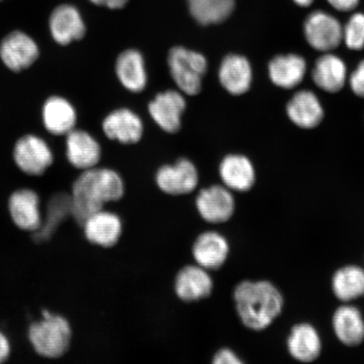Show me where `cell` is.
I'll list each match as a JSON object with an SVG mask.
<instances>
[{
	"mask_svg": "<svg viewBox=\"0 0 364 364\" xmlns=\"http://www.w3.org/2000/svg\"><path fill=\"white\" fill-rule=\"evenodd\" d=\"M230 254V245L225 235L215 230L198 235L192 247L195 263L208 271H216L225 265Z\"/></svg>",
	"mask_w": 364,
	"mask_h": 364,
	"instance_id": "cell-10",
	"label": "cell"
},
{
	"mask_svg": "<svg viewBox=\"0 0 364 364\" xmlns=\"http://www.w3.org/2000/svg\"><path fill=\"white\" fill-rule=\"evenodd\" d=\"M336 297L343 302L364 296V270L358 266H347L336 272L332 279Z\"/></svg>",
	"mask_w": 364,
	"mask_h": 364,
	"instance_id": "cell-28",
	"label": "cell"
},
{
	"mask_svg": "<svg viewBox=\"0 0 364 364\" xmlns=\"http://www.w3.org/2000/svg\"><path fill=\"white\" fill-rule=\"evenodd\" d=\"M218 79L223 88L234 95L247 92L252 82V70L250 63L243 56L230 54L221 63Z\"/></svg>",
	"mask_w": 364,
	"mask_h": 364,
	"instance_id": "cell-19",
	"label": "cell"
},
{
	"mask_svg": "<svg viewBox=\"0 0 364 364\" xmlns=\"http://www.w3.org/2000/svg\"><path fill=\"white\" fill-rule=\"evenodd\" d=\"M289 119L301 129H311L321 124L324 111L316 95L311 91L296 93L287 106Z\"/></svg>",
	"mask_w": 364,
	"mask_h": 364,
	"instance_id": "cell-21",
	"label": "cell"
},
{
	"mask_svg": "<svg viewBox=\"0 0 364 364\" xmlns=\"http://www.w3.org/2000/svg\"><path fill=\"white\" fill-rule=\"evenodd\" d=\"M171 75L182 93L196 95L202 89L208 61L202 53L183 47L173 48L168 56Z\"/></svg>",
	"mask_w": 364,
	"mask_h": 364,
	"instance_id": "cell-4",
	"label": "cell"
},
{
	"mask_svg": "<svg viewBox=\"0 0 364 364\" xmlns=\"http://www.w3.org/2000/svg\"><path fill=\"white\" fill-rule=\"evenodd\" d=\"M8 210L18 229L33 234L42 225L40 198L33 190L24 188L14 192L9 198Z\"/></svg>",
	"mask_w": 364,
	"mask_h": 364,
	"instance_id": "cell-13",
	"label": "cell"
},
{
	"mask_svg": "<svg viewBox=\"0 0 364 364\" xmlns=\"http://www.w3.org/2000/svg\"><path fill=\"white\" fill-rule=\"evenodd\" d=\"M312 77L318 88L326 92L336 93L343 88L347 79V67L340 58L327 53L317 59Z\"/></svg>",
	"mask_w": 364,
	"mask_h": 364,
	"instance_id": "cell-25",
	"label": "cell"
},
{
	"mask_svg": "<svg viewBox=\"0 0 364 364\" xmlns=\"http://www.w3.org/2000/svg\"><path fill=\"white\" fill-rule=\"evenodd\" d=\"M326 2L339 12H351L356 10L360 0H326Z\"/></svg>",
	"mask_w": 364,
	"mask_h": 364,
	"instance_id": "cell-33",
	"label": "cell"
},
{
	"mask_svg": "<svg viewBox=\"0 0 364 364\" xmlns=\"http://www.w3.org/2000/svg\"><path fill=\"white\" fill-rule=\"evenodd\" d=\"M73 331L65 317L43 309L42 318L29 326L28 339L39 356L56 359L70 350Z\"/></svg>",
	"mask_w": 364,
	"mask_h": 364,
	"instance_id": "cell-3",
	"label": "cell"
},
{
	"mask_svg": "<svg viewBox=\"0 0 364 364\" xmlns=\"http://www.w3.org/2000/svg\"><path fill=\"white\" fill-rule=\"evenodd\" d=\"M186 107V100L176 90L159 93L149 105L153 120L166 133L175 134L181 126V117Z\"/></svg>",
	"mask_w": 364,
	"mask_h": 364,
	"instance_id": "cell-14",
	"label": "cell"
},
{
	"mask_svg": "<svg viewBox=\"0 0 364 364\" xmlns=\"http://www.w3.org/2000/svg\"><path fill=\"white\" fill-rule=\"evenodd\" d=\"M213 364H242L243 361L233 350L224 348L213 354L212 357Z\"/></svg>",
	"mask_w": 364,
	"mask_h": 364,
	"instance_id": "cell-31",
	"label": "cell"
},
{
	"mask_svg": "<svg viewBox=\"0 0 364 364\" xmlns=\"http://www.w3.org/2000/svg\"><path fill=\"white\" fill-rule=\"evenodd\" d=\"M233 299L240 321L255 331L268 328L283 311V295L269 281L240 282L235 286Z\"/></svg>",
	"mask_w": 364,
	"mask_h": 364,
	"instance_id": "cell-2",
	"label": "cell"
},
{
	"mask_svg": "<svg viewBox=\"0 0 364 364\" xmlns=\"http://www.w3.org/2000/svg\"><path fill=\"white\" fill-rule=\"evenodd\" d=\"M0 1H3V0H0Z\"/></svg>",
	"mask_w": 364,
	"mask_h": 364,
	"instance_id": "cell-37",
	"label": "cell"
},
{
	"mask_svg": "<svg viewBox=\"0 0 364 364\" xmlns=\"http://www.w3.org/2000/svg\"><path fill=\"white\" fill-rule=\"evenodd\" d=\"M350 86L357 97L364 98V60L359 63L350 77Z\"/></svg>",
	"mask_w": 364,
	"mask_h": 364,
	"instance_id": "cell-32",
	"label": "cell"
},
{
	"mask_svg": "<svg viewBox=\"0 0 364 364\" xmlns=\"http://www.w3.org/2000/svg\"><path fill=\"white\" fill-rule=\"evenodd\" d=\"M213 288L215 282L210 273L198 264L186 265L176 272L174 291L182 302L201 301L212 294Z\"/></svg>",
	"mask_w": 364,
	"mask_h": 364,
	"instance_id": "cell-9",
	"label": "cell"
},
{
	"mask_svg": "<svg viewBox=\"0 0 364 364\" xmlns=\"http://www.w3.org/2000/svg\"><path fill=\"white\" fill-rule=\"evenodd\" d=\"M195 205L202 220L211 225L225 224L236 210L234 195L224 185L203 188L196 198Z\"/></svg>",
	"mask_w": 364,
	"mask_h": 364,
	"instance_id": "cell-5",
	"label": "cell"
},
{
	"mask_svg": "<svg viewBox=\"0 0 364 364\" xmlns=\"http://www.w3.org/2000/svg\"><path fill=\"white\" fill-rule=\"evenodd\" d=\"M39 56L35 41L22 31L7 35L0 44V58L4 65L13 72H21L33 65Z\"/></svg>",
	"mask_w": 364,
	"mask_h": 364,
	"instance_id": "cell-12",
	"label": "cell"
},
{
	"mask_svg": "<svg viewBox=\"0 0 364 364\" xmlns=\"http://www.w3.org/2000/svg\"><path fill=\"white\" fill-rule=\"evenodd\" d=\"M43 124L50 134L67 135L75 129L77 114L66 99L52 97L46 101L43 108Z\"/></svg>",
	"mask_w": 364,
	"mask_h": 364,
	"instance_id": "cell-22",
	"label": "cell"
},
{
	"mask_svg": "<svg viewBox=\"0 0 364 364\" xmlns=\"http://www.w3.org/2000/svg\"><path fill=\"white\" fill-rule=\"evenodd\" d=\"M14 159L25 174L42 176L53 162V154L47 143L39 136H23L14 148Z\"/></svg>",
	"mask_w": 364,
	"mask_h": 364,
	"instance_id": "cell-7",
	"label": "cell"
},
{
	"mask_svg": "<svg viewBox=\"0 0 364 364\" xmlns=\"http://www.w3.org/2000/svg\"><path fill=\"white\" fill-rule=\"evenodd\" d=\"M332 325L336 338L349 347L361 344L364 340V321L359 309L343 306L336 309Z\"/></svg>",
	"mask_w": 364,
	"mask_h": 364,
	"instance_id": "cell-26",
	"label": "cell"
},
{
	"mask_svg": "<svg viewBox=\"0 0 364 364\" xmlns=\"http://www.w3.org/2000/svg\"><path fill=\"white\" fill-rule=\"evenodd\" d=\"M289 352L296 360L315 361L321 352V341L317 331L307 323L296 325L287 341Z\"/></svg>",
	"mask_w": 364,
	"mask_h": 364,
	"instance_id": "cell-23",
	"label": "cell"
},
{
	"mask_svg": "<svg viewBox=\"0 0 364 364\" xmlns=\"http://www.w3.org/2000/svg\"><path fill=\"white\" fill-rule=\"evenodd\" d=\"M81 227L85 237L90 244L105 249L115 247L124 234V223L121 217L104 209L90 216Z\"/></svg>",
	"mask_w": 364,
	"mask_h": 364,
	"instance_id": "cell-11",
	"label": "cell"
},
{
	"mask_svg": "<svg viewBox=\"0 0 364 364\" xmlns=\"http://www.w3.org/2000/svg\"><path fill=\"white\" fill-rule=\"evenodd\" d=\"M118 80L125 89L139 93L147 85L148 77L144 58L135 49H129L118 56L116 63Z\"/></svg>",
	"mask_w": 364,
	"mask_h": 364,
	"instance_id": "cell-20",
	"label": "cell"
},
{
	"mask_svg": "<svg viewBox=\"0 0 364 364\" xmlns=\"http://www.w3.org/2000/svg\"><path fill=\"white\" fill-rule=\"evenodd\" d=\"M95 6L106 7L111 10H119L124 8L129 0H90Z\"/></svg>",
	"mask_w": 364,
	"mask_h": 364,
	"instance_id": "cell-35",
	"label": "cell"
},
{
	"mask_svg": "<svg viewBox=\"0 0 364 364\" xmlns=\"http://www.w3.org/2000/svg\"><path fill=\"white\" fill-rule=\"evenodd\" d=\"M343 41L349 49L358 51L364 48V14L354 13L343 27Z\"/></svg>",
	"mask_w": 364,
	"mask_h": 364,
	"instance_id": "cell-30",
	"label": "cell"
},
{
	"mask_svg": "<svg viewBox=\"0 0 364 364\" xmlns=\"http://www.w3.org/2000/svg\"><path fill=\"white\" fill-rule=\"evenodd\" d=\"M272 83L284 89H293L303 81L307 65L302 57L289 54L272 59L268 67Z\"/></svg>",
	"mask_w": 364,
	"mask_h": 364,
	"instance_id": "cell-24",
	"label": "cell"
},
{
	"mask_svg": "<svg viewBox=\"0 0 364 364\" xmlns=\"http://www.w3.org/2000/svg\"><path fill=\"white\" fill-rule=\"evenodd\" d=\"M68 217H72L71 194L61 193L53 195L48 203L47 215L43 218L42 225L33 233L35 240L38 242L48 240Z\"/></svg>",
	"mask_w": 364,
	"mask_h": 364,
	"instance_id": "cell-27",
	"label": "cell"
},
{
	"mask_svg": "<svg viewBox=\"0 0 364 364\" xmlns=\"http://www.w3.org/2000/svg\"><path fill=\"white\" fill-rule=\"evenodd\" d=\"M49 30L53 40L62 46L83 38L86 33L80 11L70 4L54 9L49 18Z\"/></svg>",
	"mask_w": 364,
	"mask_h": 364,
	"instance_id": "cell-15",
	"label": "cell"
},
{
	"mask_svg": "<svg viewBox=\"0 0 364 364\" xmlns=\"http://www.w3.org/2000/svg\"><path fill=\"white\" fill-rule=\"evenodd\" d=\"M315 0H293V2L300 8L311 7Z\"/></svg>",
	"mask_w": 364,
	"mask_h": 364,
	"instance_id": "cell-36",
	"label": "cell"
},
{
	"mask_svg": "<svg viewBox=\"0 0 364 364\" xmlns=\"http://www.w3.org/2000/svg\"><path fill=\"white\" fill-rule=\"evenodd\" d=\"M218 172L223 184L232 192H248L256 182L252 163L240 154H230L223 159Z\"/></svg>",
	"mask_w": 364,
	"mask_h": 364,
	"instance_id": "cell-18",
	"label": "cell"
},
{
	"mask_svg": "<svg viewBox=\"0 0 364 364\" xmlns=\"http://www.w3.org/2000/svg\"><path fill=\"white\" fill-rule=\"evenodd\" d=\"M156 182L159 190L170 196L194 192L199 183L197 167L188 159H181L174 165L164 166L157 171Z\"/></svg>",
	"mask_w": 364,
	"mask_h": 364,
	"instance_id": "cell-8",
	"label": "cell"
},
{
	"mask_svg": "<svg viewBox=\"0 0 364 364\" xmlns=\"http://www.w3.org/2000/svg\"><path fill=\"white\" fill-rule=\"evenodd\" d=\"M102 129L110 139L133 144L142 139L144 124L138 114L129 109L121 108L108 114L102 122Z\"/></svg>",
	"mask_w": 364,
	"mask_h": 364,
	"instance_id": "cell-16",
	"label": "cell"
},
{
	"mask_svg": "<svg viewBox=\"0 0 364 364\" xmlns=\"http://www.w3.org/2000/svg\"><path fill=\"white\" fill-rule=\"evenodd\" d=\"M191 15L199 24H220L233 13L235 0H186Z\"/></svg>",
	"mask_w": 364,
	"mask_h": 364,
	"instance_id": "cell-29",
	"label": "cell"
},
{
	"mask_svg": "<svg viewBox=\"0 0 364 364\" xmlns=\"http://www.w3.org/2000/svg\"><path fill=\"white\" fill-rule=\"evenodd\" d=\"M306 41L314 49L330 52L343 41V27L338 19L324 11L309 14L304 24Z\"/></svg>",
	"mask_w": 364,
	"mask_h": 364,
	"instance_id": "cell-6",
	"label": "cell"
},
{
	"mask_svg": "<svg viewBox=\"0 0 364 364\" xmlns=\"http://www.w3.org/2000/svg\"><path fill=\"white\" fill-rule=\"evenodd\" d=\"M125 193L122 176L108 168L94 167L83 171L71 191L72 217L80 227L105 205L119 201Z\"/></svg>",
	"mask_w": 364,
	"mask_h": 364,
	"instance_id": "cell-1",
	"label": "cell"
},
{
	"mask_svg": "<svg viewBox=\"0 0 364 364\" xmlns=\"http://www.w3.org/2000/svg\"><path fill=\"white\" fill-rule=\"evenodd\" d=\"M66 136L67 158L71 165L82 171L97 167L102 157L97 140L83 130L74 129Z\"/></svg>",
	"mask_w": 364,
	"mask_h": 364,
	"instance_id": "cell-17",
	"label": "cell"
},
{
	"mask_svg": "<svg viewBox=\"0 0 364 364\" xmlns=\"http://www.w3.org/2000/svg\"><path fill=\"white\" fill-rule=\"evenodd\" d=\"M11 353L10 341H9L6 334L0 331V363L8 360Z\"/></svg>",
	"mask_w": 364,
	"mask_h": 364,
	"instance_id": "cell-34",
	"label": "cell"
}]
</instances>
